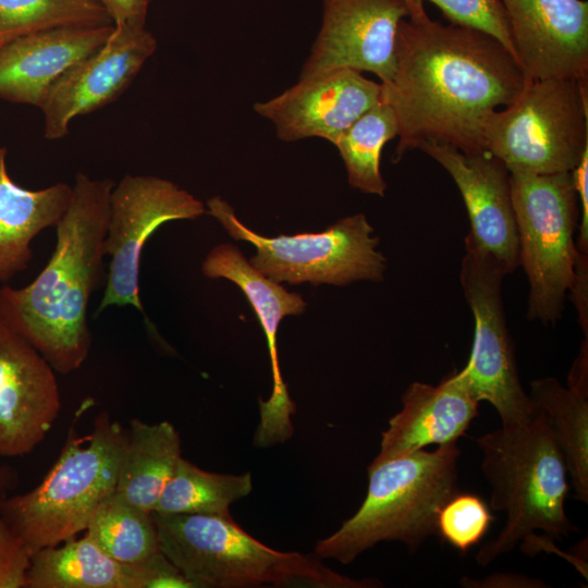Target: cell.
<instances>
[{"label":"cell","mask_w":588,"mask_h":588,"mask_svg":"<svg viewBox=\"0 0 588 588\" xmlns=\"http://www.w3.org/2000/svg\"><path fill=\"white\" fill-rule=\"evenodd\" d=\"M113 24L97 0H0V45L62 26Z\"/></svg>","instance_id":"28"},{"label":"cell","mask_w":588,"mask_h":588,"mask_svg":"<svg viewBox=\"0 0 588 588\" xmlns=\"http://www.w3.org/2000/svg\"><path fill=\"white\" fill-rule=\"evenodd\" d=\"M505 275L489 256L465 244L460 280L475 330L469 359L460 373L478 402L494 407L502 427H514L529 420L536 406L522 385L506 324L501 294Z\"/></svg>","instance_id":"10"},{"label":"cell","mask_w":588,"mask_h":588,"mask_svg":"<svg viewBox=\"0 0 588 588\" xmlns=\"http://www.w3.org/2000/svg\"><path fill=\"white\" fill-rule=\"evenodd\" d=\"M135 567L138 588H194L160 550L135 563Z\"/></svg>","instance_id":"32"},{"label":"cell","mask_w":588,"mask_h":588,"mask_svg":"<svg viewBox=\"0 0 588 588\" xmlns=\"http://www.w3.org/2000/svg\"><path fill=\"white\" fill-rule=\"evenodd\" d=\"M478 402L460 371L437 385L413 382L402 395V409L382 432L378 463L424 450L430 444L454 443L479 415Z\"/></svg>","instance_id":"20"},{"label":"cell","mask_w":588,"mask_h":588,"mask_svg":"<svg viewBox=\"0 0 588 588\" xmlns=\"http://www.w3.org/2000/svg\"><path fill=\"white\" fill-rule=\"evenodd\" d=\"M483 138L510 172H571L588 149V81L530 79L488 117Z\"/></svg>","instance_id":"7"},{"label":"cell","mask_w":588,"mask_h":588,"mask_svg":"<svg viewBox=\"0 0 588 588\" xmlns=\"http://www.w3.org/2000/svg\"><path fill=\"white\" fill-rule=\"evenodd\" d=\"M454 443L428 452L371 462L368 490L357 512L329 537L318 541L320 559L352 563L359 554L383 541L404 543L417 551L437 535V517L444 503L460 491Z\"/></svg>","instance_id":"5"},{"label":"cell","mask_w":588,"mask_h":588,"mask_svg":"<svg viewBox=\"0 0 588 588\" xmlns=\"http://www.w3.org/2000/svg\"><path fill=\"white\" fill-rule=\"evenodd\" d=\"M532 79L492 35L429 16L400 22L395 72L381 100L394 111L399 142L393 161L424 143L464 154L487 151L483 127Z\"/></svg>","instance_id":"1"},{"label":"cell","mask_w":588,"mask_h":588,"mask_svg":"<svg viewBox=\"0 0 588 588\" xmlns=\"http://www.w3.org/2000/svg\"><path fill=\"white\" fill-rule=\"evenodd\" d=\"M519 265L529 294L527 317L556 322L574 278L579 207L571 172H510Z\"/></svg>","instance_id":"8"},{"label":"cell","mask_w":588,"mask_h":588,"mask_svg":"<svg viewBox=\"0 0 588 588\" xmlns=\"http://www.w3.org/2000/svg\"><path fill=\"white\" fill-rule=\"evenodd\" d=\"M418 149L446 170L462 195L469 218L465 244L489 256L506 275L515 271L518 237L505 164L488 151L464 154L434 143Z\"/></svg>","instance_id":"15"},{"label":"cell","mask_w":588,"mask_h":588,"mask_svg":"<svg viewBox=\"0 0 588 588\" xmlns=\"http://www.w3.org/2000/svg\"><path fill=\"white\" fill-rule=\"evenodd\" d=\"M253 490L252 474H218L204 470L181 457L154 513L159 515H230L229 507Z\"/></svg>","instance_id":"25"},{"label":"cell","mask_w":588,"mask_h":588,"mask_svg":"<svg viewBox=\"0 0 588 588\" xmlns=\"http://www.w3.org/2000/svg\"><path fill=\"white\" fill-rule=\"evenodd\" d=\"M206 206L170 180L152 175H125L114 185L103 241L110 256L109 273L96 314L111 306H133L143 315L139 262L149 236L172 220H194Z\"/></svg>","instance_id":"11"},{"label":"cell","mask_w":588,"mask_h":588,"mask_svg":"<svg viewBox=\"0 0 588 588\" xmlns=\"http://www.w3.org/2000/svg\"><path fill=\"white\" fill-rule=\"evenodd\" d=\"M476 443L492 488L490 505L506 514L499 535L477 552L479 565L511 552L535 530L559 539L578 531L564 509L569 490L565 461L542 411L536 407L526 422L485 433Z\"/></svg>","instance_id":"3"},{"label":"cell","mask_w":588,"mask_h":588,"mask_svg":"<svg viewBox=\"0 0 588 588\" xmlns=\"http://www.w3.org/2000/svg\"><path fill=\"white\" fill-rule=\"evenodd\" d=\"M397 134L395 113L382 100L340 134L333 145L344 162L347 182L353 188L384 196L387 183L380 171L381 152Z\"/></svg>","instance_id":"26"},{"label":"cell","mask_w":588,"mask_h":588,"mask_svg":"<svg viewBox=\"0 0 588 588\" xmlns=\"http://www.w3.org/2000/svg\"><path fill=\"white\" fill-rule=\"evenodd\" d=\"M206 206L230 236L256 248L249 264L278 283L343 286L383 279L387 258L377 249L379 238L363 213L344 217L322 232L267 237L241 222L220 196L209 198Z\"/></svg>","instance_id":"9"},{"label":"cell","mask_w":588,"mask_h":588,"mask_svg":"<svg viewBox=\"0 0 588 588\" xmlns=\"http://www.w3.org/2000/svg\"><path fill=\"white\" fill-rule=\"evenodd\" d=\"M109 14L114 26L146 28L151 0H97Z\"/></svg>","instance_id":"33"},{"label":"cell","mask_w":588,"mask_h":588,"mask_svg":"<svg viewBox=\"0 0 588 588\" xmlns=\"http://www.w3.org/2000/svg\"><path fill=\"white\" fill-rule=\"evenodd\" d=\"M529 397L548 419L565 461L576 498L588 502V397L553 377L529 384Z\"/></svg>","instance_id":"24"},{"label":"cell","mask_w":588,"mask_h":588,"mask_svg":"<svg viewBox=\"0 0 588 588\" xmlns=\"http://www.w3.org/2000/svg\"><path fill=\"white\" fill-rule=\"evenodd\" d=\"M517 60L532 79L588 81V2L500 0Z\"/></svg>","instance_id":"18"},{"label":"cell","mask_w":588,"mask_h":588,"mask_svg":"<svg viewBox=\"0 0 588 588\" xmlns=\"http://www.w3.org/2000/svg\"><path fill=\"white\" fill-rule=\"evenodd\" d=\"M381 90L380 83L360 72L338 69L299 78L278 96L256 102L254 110L273 124L283 142L318 137L333 145L342 132L381 101Z\"/></svg>","instance_id":"17"},{"label":"cell","mask_w":588,"mask_h":588,"mask_svg":"<svg viewBox=\"0 0 588 588\" xmlns=\"http://www.w3.org/2000/svg\"><path fill=\"white\" fill-rule=\"evenodd\" d=\"M408 16L418 21L428 16L425 0H402ZM437 5L451 23L473 27L495 37L517 60L510 25L500 0H427ZM518 61V60H517Z\"/></svg>","instance_id":"29"},{"label":"cell","mask_w":588,"mask_h":588,"mask_svg":"<svg viewBox=\"0 0 588 588\" xmlns=\"http://www.w3.org/2000/svg\"><path fill=\"white\" fill-rule=\"evenodd\" d=\"M113 28V24L62 26L1 44L0 98L41 108L57 79L97 51Z\"/></svg>","instance_id":"19"},{"label":"cell","mask_w":588,"mask_h":588,"mask_svg":"<svg viewBox=\"0 0 588 588\" xmlns=\"http://www.w3.org/2000/svg\"><path fill=\"white\" fill-rule=\"evenodd\" d=\"M588 346L587 338L580 347L579 354L575 359L568 375V385L571 390L588 397Z\"/></svg>","instance_id":"35"},{"label":"cell","mask_w":588,"mask_h":588,"mask_svg":"<svg viewBox=\"0 0 588 588\" xmlns=\"http://www.w3.org/2000/svg\"><path fill=\"white\" fill-rule=\"evenodd\" d=\"M156 48L157 40L146 28L114 26L97 51L70 68L50 88L40 108L45 137L66 136L73 119L114 101Z\"/></svg>","instance_id":"13"},{"label":"cell","mask_w":588,"mask_h":588,"mask_svg":"<svg viewBox=\"0 0 588 588\" xmlns=\"http://www.w3.org/2000/svg\"><path fill=\"white\" fill-rule=\"evenodd\" d=\"M113 186L110 179L77 173L48 264L28 285L0 289L1 317L62 375L78 369L90 351L87 311L105 256Z\"/></svg>","instance_id":"2"},{"label":"cell","mask_w":588,"mask_h":588,"mask_svg":"<svg viewBox=\"0 0 588 588\" xmlns=\"http://www.w3.org/2000/svg\"><path fill=\"white\" fill-rule=\"evenodd\" d=\"M181 457V439L172 424L132 419L115 491L154 512Z\"/></svg>","instance_id":"22"},{"label":"cell","mask_w":588,"mask_h":588,"mask_svg":"<svg viewBox=\"0 0 588 588\" xmlns=\"http://www.w3.org/2000/svg\"><path fill=\"white\" fill-rule=\"evenodd\" d=\"M54 369L0 315V455L32 452L60 411Z\"/></svg>","instance_id":"16"},{"label":"cell","mask_w":588,"mask_h":588,"mask_svg":"<svg viewBox=\"0 0 588 588\" xmlns=\"http://www.w3.org/2000/svg\"><path fill=\"white\" fill-rule=\"evenodd\" d=\"M5 157L0 147V282L26 269L33 240L56 226L72 195V186L63 182L36 191L19 186L9 176Z\"/></svg>","instance_id":"21"},{"label":"cell","mask_w":588,"mask_h":588,"mask_svg":"<svg viewBox=\"0 0 588 588\" xmlns=\"http://www.w3.org/2000/svg\"><path fill=\"white\" fill-rule=\"evenodd\" d=\"M32 555L26 588H138L135 564L107 555L86 535Z\"/></svg>","instance_id":"23"},{"label":"cell","mask_w":588,"mask_h":588,"mask_svg":"<svg viewBox=\"0 0 588 588\" xmlns=\"http://www.w3.org/2000/svg\"><path fill=\"white\" fill-rule=\"evenodd\" d=\"M85 531L107 555L125 564L142 562L160 550L152 512L133 505L117 491L99 504Z\"/></svg>","instance_id":"27"},{"label":"cell","mask_w":588,"mask_h":588,"mask_svg":"<svg viewBox=\"0 0 588 588\" xmlns=\"http://www.w3.org/2000/svg\"><path fill=\"white\" fill-rule=\"evenodd\" d=\"M32 553L0 511V588H26Z\"/></svg>","instance_id":"31"},{"label":"cell","mask_w":588,"mask_h":588,"mask_svg":"<svg viewBox=\"0 0 588 588\" xmlns=\"http://www.w3.org/2000/svg\"><path fill=\"white\" fill-rule=\"evenodd\" d=\"M160 551L194 588H370L327 567L320 558L271 549L242 529L231 515L154 513Z\"/></svg>","instance_id":"4"},{"label":"cell","mask_w":588,"mask_h":588,"mask_svg":"<svg viewBox=\"0 0 588 588\" xmlns=\"http://www.w3.org/2000/svg\"><path fill=\"white\" fill-rule=\"evenodd\" d=\"M492 520L489 506L479 495L458 491L441 507L437 535L465 553L485 537Z\"/></svg>","instance_id":"30"},{"label":"cell","mask_w":588,"mask_h":588,"mask_svg":"<svg viewBox=\"0 0 588 588\" xmlns=\"http://www.w3.org/2000/svg\"><path fill=\"white\" fill-rule=\"evenodd\" d=\"M126 443L121 425L103 413L89 434L76 437L72 429L36 488L1 503V514L32 555L86 530L99 504L115 491Z\"/></svg>","instance_id":"6"},{"label":"cell","mask_w":588,"mask_h":588,"mask_svg":"<svg viewBox=\"0 0 588 588\" xmlns=\"http://www.w3.org/2000/svg\"><path fill=\"white\" fill-rule=\"evenodd\" d=\"M464 587L480 588H539L548 587L542 580L531 578L522 574L498 573L483 577L482 579H470L464 576L461 580Z\"/></svg>","instance_id":"34"},{"label":"cell","mask_w":588,"mask_h":588,"mask_svg":"<svg viewBox=\"0 0 588 588\" xmlns=\"http://www.w3.org/2000/svg\"><path fill=\"white\" fill-rule=\"evenodd\" d=\"M407 16L402 0H322L321 25L299 78L351 69L389 84L397 27Z\"/></svg>","instance_id":"12"},{"label":"cell","mask_w":588,"mask_h":588,"mask_svg":"<svg viewBox=\"0 0 588 588\" xmlns=\"http://www.w3.org/2000/svg\"><path fill=\"white\" fill-rule=\"evenodd\" d=\"M201 271L207 278H223L235 283L259 320L268 345L272 391L267 401L258 402L260 416L254 443L259 448L283 443L294 433L291 417L296 406L281 375L277 334L281 320L304 313L306 303L298 293L286 291L259 272L232 244L216 246L205 258Z\"/></svg>","instance_id":"14"}]
</instances>
